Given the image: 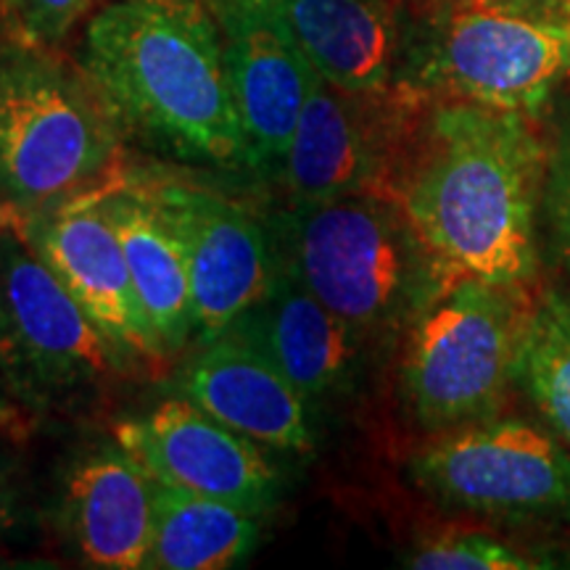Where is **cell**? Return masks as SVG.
Wrapping results in <instances>:
<instances>
[{
    "label": "cell",
    "instance_id": "cell-1",
    "mask_svg": "<svg viewBox=\"0 0 570 570\" xmlns=\"http://www.w3.org/2000/svg\"><path fill=\"white\" fill-rule=\"evenodd\" d=\"M550 146L525 111L420 98L391 196L449 283H529Z\"/></svg>",
    "mask_w": 570,
    "mask_h": 570
},
{
    "label": "cell",
    "instance_id": "cell-2",
    "mask_svg": "<svg viewBox=\"0 0 570 570\" xmlns=\"http://www.w3.org/2000/svg\"><path fill=\"white\" fill-rule=\"evenodd\" d=\"M80 67L125 135L183 164L244 173L248 146L206 0H117L92 13Z\"/></svg>",
    "mask_w": 570,
    "mask_h": 570
},
{
    "label": "cell",
    "instance_id": "cell-3",
    "mask_svg": "<svg viewBox=\"0 0 570 570\" xmlns=\"http://www.w3.org/2000/svg\"><path fill=\"white\" fill-rule=\"evenodd\" d=\"M277 262L375 341L404 333L449 281L389 194L291 204L273 219Z\"/></svg>",
    "mask_w": 570,
    "mask_h": 570
},
{
    "label": "cell",
    "instance_id": "cell-4",
    "mask_svg": "<svg viewBox=\"0 0 570 570\" xmlns=\"http://www.w3.org/2000/svg\"><path fill=\"white\" fill-rule=\"evenodd\" d=\"M125 130L82 67L51 48L0 46V204L32 217L117 173Z\"/></svg>",
    "mask_w": 570,
    "mask_h": 570
},
{
    "label": "cell",
    "instance_id": "cell-5",
    "mask_svg": "<svg viewBox=\"0 0 570 570\" xmlns=\"http://www.w3.org/2000/svg\"><path fill=\"white\" fill-rule=\"evenodd\" d=\"M570 77V0H452L412 19V96L533 114Z\"/></svg>",
    "mask_w": 570,
    "mask_h": 570
},
{
    "label": "cell",
    "instance_id": "cell-6",
    "mask_svg": "<svg viewBox=\"0 0 570 570\" xmlns=\"http://www.w3.org/2000/svg\"><path fill=\"white\" fill-rule=\"evenodd\" d=\"M533 302L523 283L460 277L404 331L402 394L425 431L497 415L518 381Z\"/></svg>",
    "mask_w": 570,
    "mask_h": 570
},
{
    "label": "cell",
    "instance_id": "cell-7",
    "mask_svg": "<svg viewBox=\"0 0 570 570\" xmlns=\"http://www.w3.org/2000/svg\"><path fill=\"white\" fill-rule=\"evenodd\" d=\"M410 475L446 508L570 523V452L529 420L489 415L433 433L412 454Z\"/></svg>",
    "mask_w": 570,
    "mask_h": 570
},
{
    "label": "cell",
    "instance_id": "cell-8",
    "mask_svg": "<svg viewBox=\"0 0 570 570\" xmlns=\"http://www.w3.org/2000/svg\"><path fill=\"white\" fill-rule=\"evenodd\" d=\"M0 362L38 396L101 386L132 367L17 227L0 235Z\"/></svg>",
    "mask_w": 570,
    "mask_h": 570
},
{
    "label": "cell",
    "instance_id": "cell-9",
    "mask_svg": "<svg viewBox=\"0 0 570 570\" xmlns=\"http://www.w3.org/2000/svg\"><path fill=\"white\" fill-rule=\"evenodd\" d=\"M188 259L198 346L225 336L277 273L273 230L244 204L194 180L138 173Z\"/></svg>",
    "mask_w": 570,
    "mask_h": 570
},
{
    "label": "cell",
    "instance_id": "cell-10",
    "mask_svg": "<svg viewBox=\"0 0 570 570\" xmlns=\"http://www.w3.org/2000/svg\"><path fill=\"white\" fill-rule=\"evenodd\" d=\"M420 96H352L315 75L281 175L291 204L348 194L391 196V177Z\"/></svg>",
    "mask_w": 570,
    "mask_h": 570
},
{
    "label": "cell",
    "instance_id": "cell-11",
    "mask_svg": "<svg viewBox=\"0 0 570 570\" xmlns=\"http://www.w3.org/2000/svg\"><path fill=\"white\" fill-rule=\"evenodd\" d=\"M206 6L223 38L248 167L277 180L317 71L306 61L277 0H206Z\"/></svg>",
    "mask_w": 570,
    "mask_h": 570
},
{
    "label": "cell",
    "instance_id": "cell-12",
    "mask_svg": "<svg viewBox=\"0 0 570 570\" xmlns=\"http://www.w3.org/2000/svg\"><path fill=\"white\" fill-rule=\"evenodd\" d=\"M114 439L154 479L265 515L281 499V473L262 444L233 431L188 396H169L146 415L117 423Z\"/></svg>",
    "mask_w": 570,
    "mask_h": 570
},
{
    "label": "cell",
    "instance_id": "cell-13",
    "mask_svg": "<svg viewBox=\"0 0 570 570\" xmlns=\"http://www.w3.org/2000/svg\"><path fill=\"white\" fill-rule=\"evenodd\" d=\"M13 227L132 367L156 370L167 362L135 291L117 230L92 190L32 217H19Z\"/></svg>",
    "mask_w": 570,
    "mask_h": 570
},
{
    "label": "cell",
    "instance_id": "cell-14",
    "mask_svg": "<svg viewBox=\"0 0 570 570\" xmlns=\"http://www.w3.org/2000/svg\"><path fill=\"white\" fill-rule=\"evenodd\" d=\"M227 333L265 354L312 410L354 389L370 344V338L327 309L281 262L267 294Z\"/></svg>",
    "mask_w": 570,
    "mask_h": 570
},
{
    "label": "cell",
    "instance_id": "cell-15",
    "mask_svg": "<svg viewBox=\"0 0 570 570\" xmlns=\"http://www.w3.org/2000/svg\"><path fill=\"white\" fill-rule=\"evenodd\" d=\"M180 391L256 444L302 458L315 452L317 431L306 399L265 354L230 333L198 346L183 370Z\"/></svg>",
    "mask_w": 570,
    "mask_h": 570
},
{
    "label": "cell",
    "instance_id": "cell-16",
    "mask_svg": "<svg viewBox=\"0 0 570 570\" xmlns=\"http://www.w3.org/2000/svg\"><path fill=\"white\" fill-rule=\"evenodd\" d=\"M154 512V475L122 444L90 449L63 475L61 525L85 566L146 568Z\"/></svg>",
    "mask_w": 570,
    "mask_h": 570
},
{
    "label": "cell",
    "instance_id": "cell-17",
    "mask_svg": "<svg viewBox=\"0 0 570 570\" xmlns=\"http://www.w3.org/2000/svg\"><path fill=\"white\" fill-rule=\"evenodd\" d=\"M312 69L352 96L399 88L407 11L396 0H277Z\"/></svg>",
    "mask_w": 570,
    "mask_h": 570
},
{
    "label": "cell",
    "instance_id": "cell-18",
    "mask_svg": "<svg viewBox=\"0 0 570 570\" xmlns=\"http://www.w3.org/2000/svg\"><path fill=\"white\" fill-rule=\"evenodd\" d=\"M92 196L117 230L135 291L169 360L196 336L194 288L180 240L138 173H114Z\"/></svg>",
    "mask_w": 570,
    "mask_h": 570
},
{
    "label": "cell",
    "instance_id": "cell-19",
    "mask_svg": "<svg viewBox=\"0 0 570 570\" xmlns=\"http://www.w3.org/2000/svg\"><path fill=\"white\" fill-rule=\"evenodd\" d=\"M154 541L146 568L223 570L259 541V515L154 479Z\"/></svg>",
    "mask_w": 570,
    "mask_h": 570
},
{
    "label": "cell",
    "instance_id": "cell-20",
    "mask_svg": "<svg viewBox=\"0 0 570 570\" xmlns=\"http://www.w3.org/2000/svg\"><path fill=\"white\" fill-rule=\"evenodd\" d=\"M518 381L552 431L570 444V298L547 294L533 304Z\"/></svg>",
    "mask_w": 570,
    "mask_h": 570
},
{
    "label": "cell",
    "instance_id": "cell-21",
    "mask_svg": "<svg viewBox=\"0 0 570 570\" xmlns=\"http://www.w3.org/2000/svg\"><path fill=\"white\" fill-rule=\"evenodd\" d=\"M404 566L415 570H537L554 568L552 560L518 550L487 531H444L412 550Z\"/></svg>",
    "mask_w": 570,
    "mask_h": 570
},
{
    "label": "cell",
    "instance_id": "cell-22",
    "mask_svg": "<svg viewBox=\"0 0 570 570\" xmlns=\"http://www.w3.org/2000/svg\"><path fill=\"white\" fill-rule=\"evenodd\" d=\"M19 40L53 48L75 30L96 0H0Z\"/></svg>",
    "mask_w": 570,
    "mask_h": 570
},
{
    "label": "cell",
    "instance_id": "cell-23",
    "mask_svg": "<svg viewBox=\"0 0 570 570\" xmlns=\"http://www.w3.org/2000/svg\"><path fill=\"white\" fill-rule=\"evenodd\" d=\"M544 212L552 223L562 259L570 269V114L560 119L550 146L544 183Z\"/></svg>",
    "mask_w": 570,
    "mask_h": 570
},
{
    "label": "cell",
    "instance_id": "cell-24",
    "mask_svg": "<svg viewBox=\"0 0 570 570\" xmlns=\"http://www.w3.org/2000/svg\"><path fill=\"white\" fill-rule=\"evenodd\" d=\"M21 502L19 489V468L11 449L0 444V533H6L17 523Z\"/></svg>",
    "mask_w": 570,
    "mask_h": 570
},
{
    "label": "cell",
    "instance_id": "cell-25",
    "mask_svg": "<svg viewBox=\"0 0 570 570\" xmlns=\"http://www.w3.org/2000/svg\"><path fill=\"white\" fill-rule=\"evenodd\" d=\"M396 3L407 11L410 19H420V17H428V13L439 11L441 6L452 3V0H396Z\"/></svg>",
    "mask_w": 570,
    "mask_h": 570
}]
</instances>
